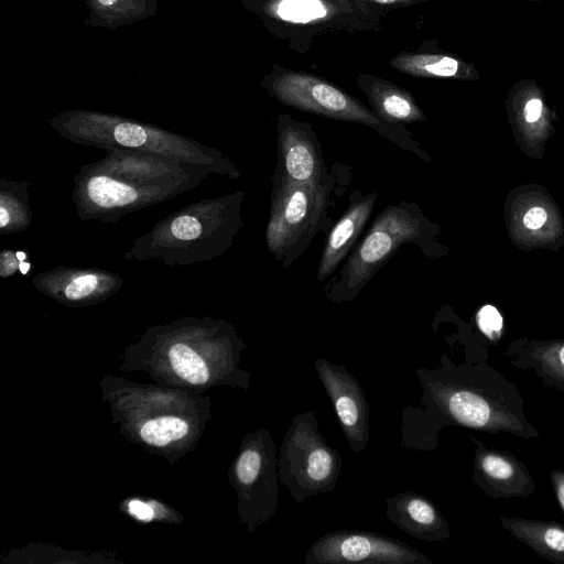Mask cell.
Wrapping results in <instances>:
<instances>
[{"label": "cell", "mask_w": 564, "mask_h": 564, "mask_svg": "<svg viewBox=\"0 0 564 564\" xmlns=\"http://www.w3.org/2000/svg\"><path fill=\"white\" fill-rule=\"evenodd\" d=\"M423 388L420 406L405 408L403 431L410 441L430 440L432 433L456 425L488 433H508L524 440L539 437L527 419L523 399L517 386L485 361L454 364L442 357L437 368L417 369ZM409 442V441H408Z\"/></svg>", "instance_id": "6da1fadb"}, {"label": "cell", "mask_w": 564, "mask_h": 564, "mask_svg": "<svg viewBox=\"0 0 564 564\" xmlns=\"http://www.w3.org/2000/svg\"><path fill=\"white\" fill-rule=\"evenodd\" d=\"M74 180L73 202L83 220L115 221L199 185L213 167L163 154L112 147Z\"/></svg>", "instance_id": "7a4b0ae2"}, {"label": "cell", "mask_w": 564, "mask_h": 564, "mask_svg": "<svg viewBox=\"0 0 564 564\" xmlns=\"http://www.w3.org/2000/svg\"><path fill=\"white\" fill-rule=\"evenodd\" d=\"M240 200L237 194L189 205L135 240L126 257L169 264L210 260L227 250L240 226Z\"/></svg>", "instance_id": "3957f363"}, {"label": "cell", "mask_w": 564, "mask_h": 564, "mask_svg": "<svg viewBox=\"0 0 564 564\" xmlns=\"http://www.w3.org/2000/svg\"><path fill=\"white\" fill-rule=\"evenodd\" d=\"M341 457L323 437L313 411L296 414L278 451L280 482L296 502L334 490Z\"/></svg>", "instance_id": "277c9868"}, {"label": "cell", "mask_w": 564, "mask_h": 564, "mask_svg": "<svg viewBox=\"0 0 564 564\" xmlns=\"http://www.w3.org/2000/svg\"><path fill=\"white\" fill-rule=\"evenodd\" d=\"M328 203L325 181L296 183L275 170L267 245L276 261L290 265L322 226Z\"/></svg>", "instance_id": "5b68a950"}, {"label": "cell", "mask_w": 564, "mask_h": 564, "mask_svg": "<svg viewBox=\"0 0 564 564\" xmlns=\"http://www.w3.org/2000/svg\"><path fill=\"white\" fill-rule=\"evenodd\" d=\"M56 129L65 138L80 144L145 151L207 165L218 173L230 172L231 164L219 152L132 121L82 119L77 122H65Z\"/></svg>", "instance_id": "8992f818"}, {"label": "cell", "mask_w": 564, "mask_h": 564, "mask_svg": "<svg viewBox=\"0 0 564 564\" xmlns=\"http://www.w3.org/2000/svg\"><path fill=\"white\" fill-rule=\"evenodd\" d=\"M422 231V217L416 208L401 204L380 213L345 264L329 293L332 301H351L401 245L415 241Z\"/></svg>", "instance_id": "52a82bcc"}, {"label": "cell", "mask_w": 564, "mask_h": 564, "mask_svg": "<svg viewBox=\"0 0 564 564\" xmlns=\"http://www.w3.org/2000/svg\"><path fill=\"white\" fill-rule=\"evenodd\" d=\"M268 90L282 104L302 111L370 126L399 144L401 134L359 100L317 76L278 67L267 79Z\"/></svg>", "instance_id": "ba28073f"}, {"label": "cell", "mask_w": 564, "mask_h": 564, "mask_svg": "<svg viewBox=\"0 0 564 564\" xmlns=\"http://www.w3.org/2000/svg\"><path fill=\"white\" fill-rule=\"evenodd\" d=\"M237 457L235 477L243 490L245 516L250 530L268 522L278 509V449L268 430L249 435Z\"/></svg>", "instance_id": "9c48e42d"}, {"label": "cell", "mask_w": 564, "mask_h": 564, "mask_svg": "<svg viewBox=\"0 0 564 564\" xmlns=\"http://www.w3.org/2000/svg\"><path fill=\"white\" fill-rule=\"evenodd\" d=\"M306 564H432L406 543L377 532L338 530L319 536L306 551Z\"/></svg>", "instance_id": "30bf717a"}, {"label": "cell", "mask_w": 564, "mask_h": 564, "mask_svg": "<svg viewBox=\"0 0 564 564\" xmlns=\"http://www.w3.org/2000/svg\"><path fill=\"white\" fill-rule=\"evenodd\" d=\"M314 366L350 449L361 452L369 442L370 405L359 382L343 365L325 358Z\"/></svg>", "instance_id": "8fae6325"}, {"label": "cell", "mask_w": 564, "mask_h": 564, "mask_svg": "<svg viewBox=\"0 0 564 564\" xmlns=\"http://www.w3.org/2000/svg\"><path fill=\"white\" fill-rule=\"evenodd\" d=\"M469 440L475 445L474 482L489 498H527L535 491L522 460L508 451L487 447L475 436Z\"/></svg>", "instance_id": "7c38bea8"}, {"label": "cell", "mask_w": 564, "mask_h": 564, "mask_svg": "<svg viewBox=\"0 0 564 564\" xmlns=\"http://www.w3.org/2000/svg\"><path fill=\"white\" fill-rule=\"evenodd\" d=\"M279 167L296 183H319L324 176L321 147L310 124L281 116L278 121Z\"/></svg>", "instance_id": "4fadbf2b"}, {"label": "cell", "mask_w": 564, "mask_h": 564, "mask_svg": "<svg viewBox=\"0 0 564 564\" xmlns=\"http://www.w3.org/2000/svg\"><path fill=\"white\" fill-rule=\"evenodd\" d=\"M34 286L63 302L88 303L118 291L122 280L99 269H55L37 275Z\"/></svg>", "instance_id": "5bb4252c"}, {"label": "cell", "mask_w": 564, "mask_h": 564, "mask_svg": "<svg viewBox=\"0 0 564 564\" xmlns=\"http://www.w3.org/2000/svg\"><path fill=\"white\" fill-rule=\"evenodd\" d=\"M386 514L400 530L415 539L443 542L449 538L447 520L422 494L404 491L388 498Z\"/></svg>", "instance_id": "9a60e30c"}, {"label": "cell", "mask_w": 564, "mask_h": 564, "mask_svg": "<svg viewBox=\"0 0 564 564\" xmlns=\"http://www.w3.org/2000/svg\"><path fill=\"white\" fill-rule=\"evenodd\" d=\"M376 193L351 197L349 207L328 235L317 269V279H327L345 259L364 230L375 203Z\"/></svg>", "instance_id": "2e32d148"}, {"label": "cell", "mask_w": 564, "mask_h": 564, "mask_svg": "<svg viewBox=\"0 0 564 564\" xmlns=\"http://www.w3.org/2000/svg\"><path fill=\"white\" fill-rule=\"evenodd\" d=\"M506 355L514 367L533 371L546 386L564 392V340L521 339Z\"/></svg>", "instance_id": "e0dca14e"}, {"label": "cell", "mask_w": 564, "mask_h": 564, "mask_svg": "<svg viewBox=\"0 0 564 564\" xmlns=\"http://www.w3.org/2000/svg\"><path fill=\"white\" fill-rule=\"evenodd\" d=\"M358 84L373 112L389 124L423 121L425 116L413 96L391 82L370 75H359Z\"/></svg>", "instance_id": "ac0fdd59"}, {"label": "cell", "mask_w": 564, "mask_h": 564, "mask_svg": "<svg viewBox=\"0 0 564 564\" xmlns=\"http://www.w3.org/2000/svg\"><path fill=\"white\" fill-rule=\"evenodd\" d=\"M502 527L541 557L564 564V524L552 520L499 517Z\"/></svg>", "instance_id": "d6986e66"}, {"label": "cell", "mask_w": 564, "mask_h": 564, "mask_svg": "<svg viewBox=\"0 0 564 564\" xmlns=\"http://www.w3.org/2000/svg\"><path fill=\"white\" fill-rule=\"evenodd\" d=\"M390 65L414 77H453L459 72V62L449 56L429 53H399Z\"/></svg>", "instance_id": "ffe728a7"}, {"label": "cell", "mask_w": 564, "mask_h": 564, "mask_svg": "<svg viewBox=\"0 0 564 564\" xmlns=\"http://www.w3.org/2000/svg\"><path fill=\"white\" fill-rule=\"evenodd\" d=\"M25 182L1 183L0 228L3 234L24 230L30 225L31 214L28 205Z\"/></svg>", "instance_id": "44dd1931"}, {"label": "cell", "mask_w": 564, "mask_h": 564, "mask_svg": "<svg viewBox=\"0 0 564 564\" xmlns=\"http://www.w3.org/2000/svg\"><path fill=\"white\" fill-rule=\"evenodd\" d=\"M171 366L176 375L192 384H203L209 378L208 368L189 346L183 343L174 344L169 350Z\"/></svg>", "instance_id": "7402d4cb"}, {"label": "cell", "mask_w": 564, "mask_h": 564, "mask_svg": "<svg viewBox=\"0 0 564 564\" xmlns=\"http://www.w3.org/2000/svg\"><path fill=\"white\" fill-rule=\"evenodd\" d=\"M187 430V423L177 416H160L145 422L140 436L150 445L164 446L184 437Z\"/></svg>", "instance_id": "603a6c76"}, {"label": "cell", "mask_w": 564, "mask_h": 564, "mask_svg": "<svg viewBox=\"0 0 564 564\" xmlns=\"http://www.w3.org/2000/svg\"><path fill=\"white\" fill-rule=\"evenodd\" d=\"M476 323L482 335L490 341L496 343L501 338L503 318L494 305L481 306L476 314Z\"/></svg>", "instance_id": "cb8c5ba5"}, {"label": "cell", "mask_w": 564, "mask_h": 564, "mask_svg": "<svg viewBox=\"0 0 564 564\" xmlns=\"http://www.w3.org/2000/svg\"><path fill=\"white\" fill-rule=\"evenodd\" d=\"M547 219V214L542 207H532L523 217V225L531 230L539 229Z\"/></svg>", "instance_id": "d4e9b609"}, {"label": "cell", "mask_w": 564, "mask_h": 564, "mask_svg": "<svg viewBox=\"0 0 564 564\" xmlns=\"http://www.w3.org/2000/svg\"><path fill=\"white\" fill-rule=\"evenodd\" d=\"M550 480L557 503L564 512V469L554 468L550 474Z\"/></svg>", "instance_id": "484cf974"}, {"label": "cell", "mask_w": 564, "mask_h": 564, "mask_svg": "<svg viewBox=\"0 0 564 564\" xmlns=\"http://www.w3.org/2000/svg\"><path fill=\"white\" fill-rule=\"evenodd\" d=\"M17 253H12L11 251H2L1 253V275L8 276L12 275L17 269H19Z\"/></svg>", "instance_id": "4316f807"}, {"label": "cell", "mask_w": 564, "mask_h": 564, "mask_svg": "<svg viewBox=\"0 0 564 564\" xmlns=\"http://www.w3.org/2000/svg\"><path fill=\"white\" fill-rule=\"evenodd\" d=\"M542 112V102L540 99H531L524 107V116L528 122H535Z\"/></svg>", "instance_id": "83f0119b"}, {"label": "cell", "mask_w": 564, "mask_h": 564, "mask_svg": "<svg viewBox=\"0 0 564 564\" xmlns=\"http://www.w3.org/2000/svg\"><path fill=\"white\" fill-rule=\"evenodd\" d=\"M369 2H375L379 4H389V6H409L414 4L423 0H365Z\"/></svg>", "instance_id": "f1b7e54d"}, {"label": "cell", "mask_w": 564, "mask_h": 564, "mask_svg": "<svg viewBox=\"0 0 564 564\" xmlns=\"http://www.w3.org/2000/svg\"><path fill=\"white\" fill-rule=\"evenodd\" d=\"M130 509H131V512L135 513L138 517H140L142 519L150 517L148 513H144V510H149L150 508H148L145 505L140 503L138 501H134L133 503H131Z\"/></svg>", "instance_id": "f546056e"}, {"label": "cell", "mask_w": 564, "mask_h": 564, "mask_svg": "<svg viewBox=\"0 0 564 564\" xmlns=\"http://www.w3.org/2000/svg\"><path fill=\"white\" fill-rule=\"evenodd\" d=\"M19 270L22 274H26L30 270V263L26 261H20Z\"/></svg>", "instance_id": "4dcf8cb0"}, {"label": "cell", "mask_w": 564, "mask_h": 564, "mask_svg": "<svg viewBox=\"0 0 564 564\" xmlns=\"http://www.w3.org/2000/svg\"><path fill=\"white\" fill-rule=\"evenodd\" d=\"M100 4L108 7L113 4L117 0H98Z\"/></svg>", "instance_id": "1f68e13d"}, {"label": "cell", "mask_w": 564, "mask_h": 564, "mask_svg": "<svg viewBox=\"0 0 564 564\" xmlns=\"http://www.w3.org/2000/svg\"><path fill=\"white\" fill-rule=\"evenodd\" d=\"M17 257L19 261H24L26 259V254L23 251H18Z\"/></svg>", "instance_id": "d6a6232c"}]
</instances>
